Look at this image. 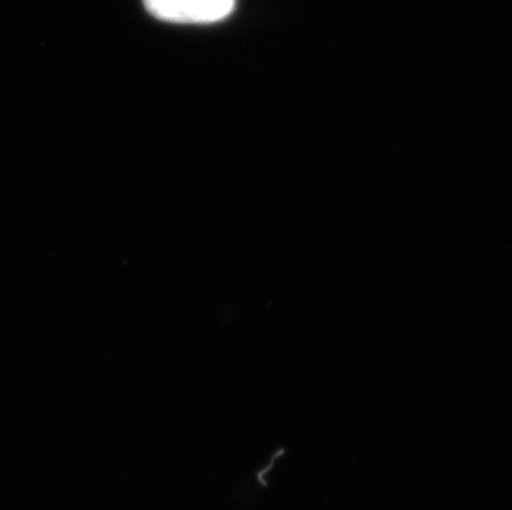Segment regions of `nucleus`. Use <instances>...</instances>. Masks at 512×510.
<instances>
[{"label":"nucleus","mask_w":512,"mask_h":510,"mask_svg":"<svg viewBox=\"0 0 512 510\" xmlns=\"http://www.w3.org/2000/svg\"><path fill=\"white\" fill-rule=\"evenodd\" d=\"M236 0H145L156 19L171 24L206 25L226 19Z\"/></svg>","instance_id":"obj_1"}]
</instances>
